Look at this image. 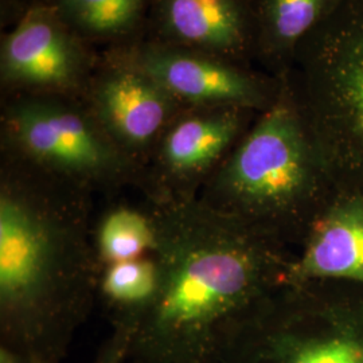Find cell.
<instances>
[{
  "mask_svg": "<svg viewBox=\"0 0 363 363\" xmlns=\"http://www.w3.org/2000/svg\"><path fill=\"white\" fill-rule=\"evenodd\" d=\"M94 46H121L143 38L150 0H48Z\"/></svg>",
  "mask_w": 363,
  "mask_h": 363,
  "instance_id": "14",
  "label": "cell"
},
{
  "mask_svg": "<svg viewBox=\"0 0 363 363\" xmlns=\"http://www.w3.org/2000/svg\"><path fill=\"white\" fill-rule=\"evenodd\" d=\"M142 39L253 66L252 0H150Z\"/></svg>",
  "mask_w": 363,
  "mask_h": 363,
  "instance_id": "9",
  "label": "cell"
},
{
  "mask_svg": "<svg viewBox=\"0 0 363 363\" xmlns=\"http://www.w3.org/2000/svg\"><path fill=\"white\" fill-rule=\"evenodd\" d=\"M346 0H252L255 62L281 78L292 69L300 46Z\"/></svg>",
  "mask_w": 363,
  "mask_h": 363,
  "instance_id": "12",
  "label": "cell"
},
{
  "mask_svg": "<svg viewBox=\"0 0 363 363\" xmlns=\"http://www.w3.org/2000/svg\"><path fill=\"white\" fill-rule=\"evenodd\" d=\"M160 281L159 264L154 259H128L109 265L103 277V292L132 312L145 307L156 295Z\"/></svg>",
  "mask_w": 363,
  "mask_h": 363,
  "instance_id": "16",
  "label": "cell"
},
{
  "mask_svg": "<svg viewBox=\"0 0 363 363\" xmlns=\"http://www.w3.org/2000/svg\"><path fill=\"white\" fill-rule=\"evenodd\" d=\"M322 322L319 331H273L249 363H363V307L330 310Z\"/></svg>",
  "mask_w": 363,
  "mask_h": 363,
  "instance_id": "13",
  "label": "cell"
},
{
  "mask_svg": "<svg viewBox=\"0 0 363 363\" xmlns=\"http://www.w3.org/2000/svg\"><path fill=\"white\" fill-rule=\"evenodd\" d=\"M281 78L276 100L220 163L214 182L228 202L261 214L298 206L327 175L298 101Z\"/></svg>",
  "mask_w": 363,
  "mask_h": 363,
  "instance_id": "4",
  "label": "cell"
},
{
  "mask_svg": "<svg viewBox=\"0 0 363 363\" xmlns=\"http://www.w3.org/2000/svg\"><path fill=\"white\" fill-rule=\"evenodd\" d=\"M322 279L363 284V195L343 198L325 211L304 253L286 273L295 284Z\"/></svg>",
  "mask_w": 363,
  "mask_h": 363,
  "instance_id": "11",
  "label": "cell"
},
{
  "mask_svg": "<svg viewBox=\"0 0 363 363\" xmlns=\"http://www.w3.org/2000/svg\"><path fill=\"white\" fill-rule=\"evenodd\" d=\"M100 363H123V361H121V357H120L118 351L116 350V347L113 346L111 350L105 354L103 361Z\"/></svg>",
  "mask_w": 363,
  "mask_h": 363,
  "instance_id": "18",
  "label": "cell"
},
{
  "mask_svg": "<svg viewBox=\"0 0 363 363\" xmlns=\"http://www.w3.org/2000/svg\"><path fill=\"white\" fill-rule=\"evenodd\" d=\"M1 133L7 157L45 175L104 181L138 167L91 115L82 97H3Z\"/></svg>",
  "mask_w": 363,
  "mask_h": 363,
  "instance_id": "5",
  "label": "cell"
},
{
  "mask_svg": "<svg viewBox=\"0 0 363 363\" xmlns=\"http://www.w3.org/2000/svg\"><path fill=\"white\" fill-rule=\"evenodd\" d=\"M160 281L113 346L123 363H220L229 328L264 291L268 259L225 211L175 202L154 218Z\"/></svg>",
  "mask_w": 363,
  "mask_h": 363,
  "instance_id": "1",
  "label": "cell"
},
{
  "mask_svg": "<svg viewBox=\"0 0 363 363\" xmlns=\"http://www.w3.org/2000/svg\"><path fill=\"white\" fill-rule=\"evenodd\" d=\"M82 99L108 138L138 166L152 156L186 108L124 46L101 49Z\"/></svg>",
  "mask_w": 363,
  "mask_h": 363,
  "instance_id": "7",
  "label": "cell"
},
{
  "mask_svg": "<svg viewBox=\"0 0 363 363\" xmlns=\"http://www.w3.org/2000/svg\"><path fill=\"white\" fill-rule=\"evenodd\" d=\"M183 106H235L262 112L276 100L283 78L208 52L145 39L121 45Z\"/></svg>",
  "mask_w": 363,
  "mask_h": 363,
  "instance_id": "8",
  "label": "cell"
},
{
  "mask_svg": "<svg viewBox=\"0 0 363 363\" xmlns=\"http://www.w3.org/2000/svg\"><path fill=\"white\" fill-rule=\"evenodd\" d=\"M0 196V306L13 347L50 362L52 337L69 273L70 234L52 211L25 194L18 172ZM11 346V345H9Z\"/></svg>",
  "mask_w": 363,
  "mask_h": 363,
  "instance_id": "2",
  "label": "cell"
},
{
  "mask_svg": "<svg viewBox=\"0 0 363 363\" xmlns=\"http://www.w3.org/2000/svg\"><path fill=\"white\" fill-rule=\"evenodd\" d=\"M35 0H0L1 27H10L25 13Z\"/></svg>",
  "mask_w": 363,
  "mask_h": 363,
  "instance_id": "17",
  "label": "cell"
},
{
  "mask_svg": "<svg viewBox=\"0 0 363 363\" xmlns=\"http://www.w3.org/2000/svg\"><path fill=\"white\" fill-rule=\"evenodd\" d=\"M284 78L327 175L363 181V1L346 0Z\"/></svg>",
  "mask_w": 363,
  "mask_h": 363,
  "instance_id": "3",
  "label": "cell"
},
{
  "mask_svg": "<svg viewBox=\"0 0 363 363\" xmlns=\"http://www.w3.org/2000/svg\"><path fill=\"white\" fill-rule=\"evenodd\" d=\"M255 112L235 106H189L172 120L152 154L160 172L190 181L218 169L247 132Z\"/></svg>",
  "mask_w": 363,
  "mask_h": 363,
  "instance_id": "10",
  "label": "cell"
},
{
  "mask_svg": "<svg viewBox=\"0 0 363 363\" xmlns=\"http://www.w3.org/2000/svg\"><path fill=\"white\" fill-rule=\"evenodd\" d=\"M101 50L48 0H35L0 38V88L11 96L82 97Z\"/></svg>",
  "mask_w": 363,
  "mask_h": 363,
  "instance_id": "6",
  "label": "cell"
},
{
  "mask_svg": "<svg viewBox=\"0 0 363 363\" xmlns=\"http://www.w3.org/2000/svg\"><path fill=\"white\" fill-rule=\"evenodd\" d=\"M157 229L155 220L130 208L108 213L97 232L100 256L109 264L143 257L155 252Z\"/></svg>",
  "mask_w": 363,
  "mask_h": 363,
  "instance_id": "15",
  "label": "cell"
},
{
  "mask_svg": "<svg viewBox=\"0 0 363 363\" xmlns=\"http://www.w3.org/2000/svg\"><path fill=\"white\" fill-rule=\"evenodd\" d=\"M362 1H363V0H362Z\"/></svg>",
  "mask_w": 363,
  "mask_h": 363,
  "instance_id": "19",
  "label": "cell"
}]
</instances>
